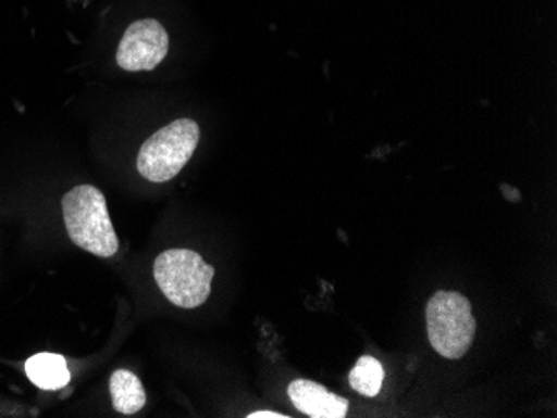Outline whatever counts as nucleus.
Returning <instances> with one entry per match:
<instances>
[{
  "label": "nucleus",
  "instance_id": "nucleus-2",
  "mask_svg": "<svg viewBox=\"0 0 557 418\" xmlns=\"http://www.w3.org/2000/svg\"><path fill=\"white\" fill-rule=\"evenodd\" d=\"M429 342L437 354L450 360L465 357L475 337L471 302L459 292L440 290L425 307Z\"/></svg>",
  "mask_w": 557,
  "mask_h": 418
},
{
  "label": "nucleus",
  "instance_id": "nucleus-8",
  "mask_svg": "<svg viewBox=\"0 0 557 418\" xmlns=\"http://www.w3.org/2000/svg\"><path fill=\"white\" fill-rule=\"evenodd\" d=\"M109 390H111L112 405L119 414L134 415L143 410L146 405L147 397L143 382L129 370H122V368L115 370L109 382Z\"/></svg>",
  "mask_w": 557,
  "mask_h": 418
},
{
  "label": "nucleus",
  "instance_id": "nucleus-4",
  "mask_svg": "<svg viewBox=\"0 0 557 418\" xmlns=\"http://www.w3.org/2000/svg\"><path fill=\"white\" fill-rule=\"evenodd\" d=\"M200 130L190 118H180L156 132L140 147L137 170L149 182L174 179L196 152Z\"/></svg>",
  "mask_w": 557,
  "mask_h": 418
},
{
  "label": "nucleus",
  "instance_id": "nucleus-1",
  "mask_svg": "<svg viewBox=\"0 0 557 418\" xmlns=\"http://www.w3.org/2000/svg\"><path fill=\"white\" fill-rule=\"evenodd\" d=\"M65 229L77 248L97 257L117 254L119 239L104 193L94 186H77L62 199Z\"/></svg>",
  "mask_w": 557,
  "mask_h": 418
},
{
  "label": "nucleus",
  "instance_id": "nucleus-5",
  "mask_svg": "<svg viewBox=\"0 0 557 418\" xmlns=\"http://www.w3.org/2000/svg\"><path fill=\"white\" fill-rule=\"evenodd\" d=\"M169 51V36L161 22L143 18L125 30L117 49L119 67L127 72L154 71Z\"/></svg>",
  "mask_w": 557,
  "mask_h": 418
},
{
  "label": "nucleus",
  "instance_id": "nucleus-3",
  "mask_svg": "<svg viewBox=\"0 0 557 418\" xmlns=\"http://www.w3.org/2000/svg\"><path fill=\"white\" fill-rule=\"evenodd\" d=\"M214 267L197 252L171 249L154 262V279L165 297L181 308H197L211 295Z\"/></svg>",
  "mask_w": 557,
  "mask_h": 418
},
{
  "label": "nucleus",
  "instance_id": "nucleus-7",
  "mask_svg": "<svg viewBox=\"0 0 557 418\" xmlns=\"http://www.w3.org/2000/svg\"><path fill=\"white\" fill-rule=\"evenodd\" d=\"M25 373L34 385L44 390H58L71 382L67 362L59 354H37L25 364Z\"/></svg>",
  "mask_w": 557,
  "mask_h": 418
},
{
  "label": "nucleus",
  "instance_id": "nucleus-6",
  "mask_svg": "<svg viewBox=\"0 0 557 418\" xmlns=\"http://www.w3.org/2000/svg\"><path fill=\"white\" fill-rule=\"evenodd\" d=\"M287 393L294 407L312 418H344L349 411L346 398L312 380H294Z\"/></svg>",
  "mask_w": 557,
  "mask_h": 418
},
{
  "label": "nucleus",
  "instance_id": "nucleus-10",
  "mask_svg": "<svg viewBox=\"0 0 557 418\" xmlns=\"http://www.w3.org/2000/svg\"><path fill=\"white\" fill-rule=\"evenodd\" d=\"M249 418H286L287 415L275 414V411H255V414L247 415Z\"/></svg>",
  "mask_w": 557,
  "mask_h": 418
},
{
  "label": "nucleus",
  "instance_id": "nucleus-9",
  "mask_svg": "<svg viewBox=\"0 0 557 418\" xmlns=\"http://www.w3.org/2000/svg\"><path fill=\"white\" fill-rule=\"evenodd\" d=\"M384 377H386V372H384L383 364L371 355H364L350 370L349 383L356 392L361 393L364 397H375L383 389Z\"/></svg>",
  "mask_w": 557,
  "mask_h": 418
}]
</instances>
